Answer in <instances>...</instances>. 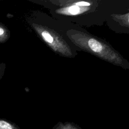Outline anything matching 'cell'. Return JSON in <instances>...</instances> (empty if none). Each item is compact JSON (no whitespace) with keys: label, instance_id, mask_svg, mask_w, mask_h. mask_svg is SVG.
I'll return each mask as SVG.
<instances>
[{"label":"cell","instance_id":"7","mask_svg":"<svg viewBox=\"0 0 129 129\" xmlns=\"http://www.w3.org/2000/svg\"><path fill=\"white\" fill-rule=\"evenodd\" d=\"M6 67V65L5 63H3V62L0 63V80L3 78L4 75Z\"/></svg>","mask_w":129,"mask_h":129},{"label":"cell","instance_id":"5","mask_svg":"<svg viewBox=\"0 0 129 129\" xmlns=\"http://www.w3.org/2000/svg\"><path fill=\"white\" fill-rule=\"evenodd\" d=\"M42 35L43 38L49 43H52L53 41V38L52 36L47 32H43L42 33Z\"/></svg>","mask_w":129,"mask_h":129},{"label":"cell","instance_id":"3","mask_svg":"<svg viewBox=\"0 0 129 129\" xmlns=\"http://www.w3.org/2000/svg\"><path fill=\"white\" fill-rule=\"evenodd\" d=\"M10 37V31L7 27L0 23V43H4Z\"/></svg>","mask_w":129,"mask_h":129},{"label":"cell","instance_id":"1","mask_svg":"<svg viewBox=\"0 0 129 129\" xmlns=\"http://www.w3.org/2000/svg\"><path fill=\"white\" fill-rule=\"evenodd\" d=\"M52 129H82L79 125L70 122H58Z\"/></svg>","mask_w":129,"mask_h":129},{"label":"cell","instance_id":"8","mask_svg":"<svg viewBox=\"0 0 129 129\" xmlns=\"http://www.w3.org/2000/svg\"><path fill=\"white\" fill-rule=\"evenodd\" d=\"M76 5L77 6H89L90 4L88 3L85 2H78L76 3Z\"/></svg>","mask_w":129,"mask_h":129},{"label":"cell","instance_id":"2","mask_svg":"<svg viewBox=\"0 0 129 129\" xmlns=\"http://www.w3.org/2000/svg\"><path fill=\"white\" fill-rule=\"evenodd\" d=\"M0 129H21L14 122L5 118H0Z\"/></svg>","mask_w":129,"mask_h":129},{"label":"cell","instance_id":"4","mask_svg":"<svg viewBox=\"0 0 129 129\" xmlns=\"http://www.w3.org/2000/svg\"><path fill=\"white\" fill-rule=\"evenodd\" d=\"M88 44L89 47L94 52H98L102 50L101 44L95 39H90L88 41Z\"/></svg>","mask_w":129,"mask_h":129},{"label":"cell","instance_id":"6","mask_svg":"<svg viewBox=\"0 0 129 129\" xmlns=\"http://www.w3.org/2000/svg\"><path fill=\"white\" fill-rule=\"evenodd\" d=\"M69 12L71 14L73 15L77 14L79 12V8L77 6H72L69 9Z\"/></svg>","mask_w":129,"mask_h":129}]
</instances>
